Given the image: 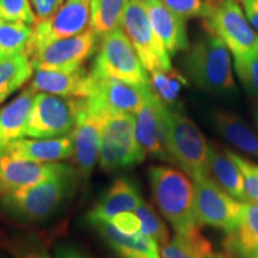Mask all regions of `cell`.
<instances>
[{"label":"cell","instance_id":"obj_1","mask_svg":"<svg viewBox=\"0 0 258 258\" xmlns=\"http://www.w3.org/2000/svg\"><path fill=\"white\" fill-rule=\"evenodd\" d=\"M148 179L158 209L176 234L189 239L202 237L195 213V188L184 172L166 165L148 169Z\"/></svg>","mask_w":258,"mask_h":258},{"label":"cell","instance_id":"obj_2","mask_svg":"<svg viewBox=\"0 0 258 258\" xmlns=\"http://www.w3.org/2000/svg\"><path fill=\"white\" fill-rule=\"evenodd\" d=\"M77 171L38 184L4 194L0 198V211L25 224L47 221L72 198L78 183Z\"/></svg>","mask_w":258,"mask_h":258},{"label":"cell","instance_id":"obj_3","mask_svg":"<svg viewBox=\"0 0 258 258\" xmlns=\"http://www.w3.org/2000/svg\"><path fill=\"white\" fill-rule=\"evenodd\" d=\"M183 66L189 79L205 91L213 95H231L235 91L230 50L208 32L189 46Z\"/></svg>","mask_w":258,"mask_h":258},{"label":"cell","instance_id":"obj_4","mask_svg":"<svg viewBox=\"0 0 258 258\" xmlns=\"http://www.w3.org/2000/svg\"><path fill=\"white\" fill-rule=\"evenodd\" d=\"M166 147L172 163L190 178L209 177L208 141L188 116L176 109H166Z\"/></svg>","mask_w":258,"mask_h":258},{"label":"cell","instance_id":"obj_5","mask_svg":"<svg viewBox=\"0 0 258 258\" xmlns=\"http://www.w3.org/2000/svg\"><path fill=\"white\" fill-rule=\"evenodd\" d=\"M202 25L233 56L258 54V32L251 27L238 0H208Z\"/></svg>","mask_w":258,"mask_h":258},{"label":"cell","instance_id":"obj_6","mask_svg":"<svg viewBox=\"0 0 258 258\" xmlns=\"http://www.w3.org/2000/svg\"><path fill=\"white\" fill-rule=\"evenodd\" d=\"M89 72L95 78L115 79L139 86L150 84L147 70L121 29L99 38L95 60Z\"/></svg>","mask_w":258,"mask_h":258},{"label":"cell","instance_id":"obj_7","mask_svg":"<svg viewBox=\"0 0 258 258\" xmlns=\"http://www.w3.org/2000/svg\"><path fill=\"white\" fill-rule=\"evenodd\" d=\"M139 144L133 114L108 116L102 128L98 163L105 172L132 169L146 159Z\"/></svg>","mask_w":258,"mask_h":258},{"label":"cell","instance_id":"obj_8","mask_svg":"<svg viewBox=\"0 0 258 258\" xmlns=\"http://www.w3.org/2000/svg\"><path fill=\"white\" fill-rule=\"evenodd\" d=\"M83 98H67L50 93H36L29 120L27 137L54 139L73 132Z\"/></svg>","mask_w":258,"mask_h":258},{"label":"cell","instance_id":"obj_9","mask_svg":"<svg viewBox=\"0 0 258 258\" xmlns=\"http://www.w3.org/2000/svg\"><path fill=\"white\" fill-rule=\"evenodd\" d=\"M121 25L147 72L170 71V54L156 36L143 0H129Z\"/></svg>","mask_w":258,"mask_h":258},{"label":"cell","instance_id":"obj_10","mask_svg":"<svg viewBox=\"0 0 258 258\" xmlns=\"http://www.w3.org/2000/svg\"><path fill=\"white\" fill-rule=\"evenodd\" d=\"M98 36L91 29L76 36L50 42L31 54L35 71L74 72L84 67V62L97 49Z\"/></svg>","mask_w":258,"mask_h":258},{"label":"cell","instance_id":"obj_11","mask_svg":"<svg viewBox=\"0 0 258 258\" xmlns=\"http://www.w3.org/2000/svg\"><path fill=\"white\" fill-rule=\"evenodd\" d=\"M147 90L148 85L139 86L91 76V89L84 99L89 111L104 117L121 114L134 115L144 104Z\"/></svg>","mask_w":258,"mask_h":258},{"label":"cell","instance_id":"obj_12","mask_svg":"<svg viewBox=\"0 0 258 258\" xmlns=\"http://www.w3.org/2000/svg\"><path fill=\"white\" fill-rule=\"evenodd\" d=\"M195 213L200 226L231 233L240 219L243 203L224 191L211 177L195 180Z\"/></svg>","mask_w":258,"mask_h":258},{"label":"cell","instance_id":"obj_13","mask_svg":"<svg viewBox=\"0 0 258 258\" xmlns=\"http://www.w3.org/2000/svg\"><path fill=\"white\" fill-rule=\"evenodd\" d=\"M91 17V0H64L50 18L38 22L25 51L29 56L50 42L76 36L85 31Z\"/></svg>","mask_w":258,"mask_h":258},{"label":"cell","instance_id":"obj_14","mask_svg":"<svg viewBox=\"0 0 258 258\" xmlns=\"http://www.w3.org/2000/svg\"><path fill=\"white\" fill-rule=\"evenodd\" d=\"M166 109L167 106L159 101L148 85L144 104L134 114L135 131L139 144L146 156L172 163L166 147Z\"/></svg>","mask_w":258,"mask_h":258},{"label":"cell","instance_id":"obj_15","mask_svg":"<svg viewBox=\"0 0 258 258\" xmlns=\"http://www.w3.org/2000/svg\"><path fill=\"white\" fill-rule=\"evenodd\" d=\"M73 171L76 169L67 164L35 163L18 159L0 148V195L38 184Z\"/></svg>","mask_w":258,"mask_h":258},{"label":"cell","instance_id":"obj_16","mask_svg":"<svg viewBox=\"0 0 258 258\" xmlns=\"http://www.w3.org/2000/svg\"><path fill=\"white\" fill-rule=\"evenodd\" d=\"M105 118L104 116L89 111L86 109L85 99L83 98L76 127L71 134L73 138V159L76 171L84 183H88L99 158L102 128Z\"/></svg>","mask_w":258,"mask_h":258},{"label":"cell","instance_id":"obj_17","mask_svg":"<svg viewBox=\"0 0 258 258\" xmlns=\"http://www.w3.org/2000/svg\"><path fill=\"white\" fill-rule=\"evenodd\" d=\"M148 21L156 36L170 55L186 51L190 46L184 19L170 11L161 0H143Z\"/></svg>","mask_w":258,"mask_h":258},{"label":"cell","instance_id":"obj_18","mask_svg":"<svg viewBox=\"0 0 258 258\" xmlns=\"http://www.w3.org/2000/svg\"><path fill=\"white\" fill-rule=\"evenodd\" d=\"M10 156L35 163H59L73 157L72 134L54 139H18L0 146Z\"/></svg>","mask_w":258,"mask_h":258},{"label":"cell","instance_id":"obj_19","mask_svg":"<svg viewBox=\"0 0 258 258\" xmlns=\"http://www.w3.org/2000/svg\"><path fill=\"white\" fill-rule=\"evenodd\" d=\"M118 258H161L159 245L144 233H121L106 220H86Z\"/></svg>","mask_w":258,"mask_h":258},{"label":"cell","instance_id":"obj_20","mask_svg":"<svg viewBox=\"0 0 258 258\" xmlns=\"http://www.w3.org/2000/svg\"><path fill=\"white\" fill-rule=\"evenodd\" d=\"M143 201L140 190L127 177L116 178L86 214V220H106L122 212H134Z\"/></svg>","mask_w":258,"mask_h":258},{"label":"cell","instance_id":"obj_21","mask_svg":"<svg viewBox=\"0 0 258 258\" xmlns=\"http://www.w3.org/2000/svg\"><path fill=\"white\" fill-rule=\"evenodd\" d=\"M30 86L36 92L67 98H86L91 89V76L85 67L74 72L36 71Z\"/></svg>","mask_w":258,"mask_h":258},{"label":"cell","instance_id":"obj_22","mask_svg":"<svg viewBox=\"0 0 258 258\" xmlns=\"http://www.w3.org/2000/svg\"><path fill=\"white\" fill-rule=\"evenodd\" d=\"M224 245L233 257L258 258V203H243L238 225L226 234Z\"/></svg>","mask_w":258,"mask_h":258},{"label":"cell","instance_id":"obj_23","mask_svg":"<svg viewBox=\"0 0 258 258\" xmlns=\"http://www.w3.org/2000/svg\"><path fill=\"white\" fill-rule=\"evenodd\" d=\"M208 171L209 177L228 195L238 201L249 202L239 167L228 156L227 150L215 143H208Z\"/></svg>","mask_w":258,"mask_h":258},{"label":"cell","instance_id":"obj_24","mask_svg":"<svg viewBox=\"0 0 258 258\" xmlns=\"http://www.w3.org/2000/svg\"><path fill=\"white\" fill-rule=\"evenodd\" d=\"M36 93L31 86H27L9 104L0 109V146L27 135Z\"/></svg>","mask_w":258,"mask_h":258},{"label":"cell","instance_id":"obj_25","mask_svg":"<svg viewBox=\"0 0 258 258\" xmlns=\"http://www.w3.org/2000/svg\"><path fill=\"white\" fill-rule=\"evenodd\" d=\"M213 123L225 140L258 160V134L244 118L228 110H218L213 115Z\"/></svg>","mask_w":258,"mask_h":258},{"label":"cell","instance_id":"obj_26","mask_svg":"<svg viewBox=\"0 0 258 258\" xmlns=\"http://www.w3.org/2000/svg\"><path fill=\"white\" fill-rule=\"evenodd\" d=\"M32 64L27 51L0 62V104L31 78Z\"/></svg>","mask_w":258,"mask_h":258},{"label":"cell","instance_id":"obj_27","mask_svg":"<svg viewBox=\"0 0 258 258\" xmlns=\"http://www.w3.org/2000/svg\"><path fill=\"white\" fill-rule=\"evenodd\" d=\"M151 76L148 85L154 95L167 108L179 110L180 93L189 85L188 79L173 67L170 71H157Z\"/></svg>","mask_w":258,"mask_h":258},{"label":"cell","instance_id":"obj_28","mask_svg":"<svg viewBox=\"0 0 258 258\" xmlns=\"http://www.w3.org/2000/svg\"><path fill=\"white\" fill-rule=\"evenodd\" d=\"M129 0H91L90 29L103 36L120 28Z\"/></svg>","mask_w":258,"mask_h":258},{"label":"cell","instance_id":"obj_29","mask_svg":"<svg viewBox=\"0 0 258 258\" xmlns=\"http://www.w3.org/2000/svg\"><path fill=\"white\" fill-rule=\"evenodd\" d=\"M32 36V28L22 22L0 21V62L22 53Z\"/></svg>","mask_w":258,"mask_h":258},{"label":"cell","instance_id":"obj_30","mask_svg":"<svg viewBox=\"0 0 258 258\" xmlns=\"http://www.w3.org/2000/svg\"><path fill=\"white\" fill-rule=\"evenodd\" d=\"M212 252V245L203 235L196 239H189L176 234L160 246L161 258H207Z\"/></svg>","mask_w":258,"mask_h":258},{"label":"cell","instance_id":"obj_31","mask_svg":"<svg viewBox=\"0 0 258 258\" xmlns=\"http://www.w3.org/2000/svg\"><path fill=\"white\" fill-rule=\"evenodd\" d=\"M135 214L140 219L141 222V233L147 235L148 238L156 241L159 246H163L170 240L169 230L165 222L161 220L157 212L154 211L152 206L147 203L143 199L135 209Z\"/></svg>","mask_w":258,"mask_h":258},{"label":"cell","instance_id":"obj_32","mask_svg":"<svg viewBox=\"0 0 258 258\" xmlns=\"http://www.w3.org/2000/svg\"><path fill=\"white\" fill-rule=\"evenodd\" d=\"M8 249L14 258H51L35 233H18L10 238Z\"/></svg>","mask_w":258,"mask_h":258},{"label":"cell","instance_id":"obj_33","mask_svg":"<svg viewBox=\"0 0 258 258\" xmlns=\"http://www.w3.org/2000/svg\"><path fill=\"white\" fill-rule=\"evenodd\" d=\"M234 70L247 95L258 103V54L233 56Z\"/></svg>","mask_w":258,"mask_h":258},{"label":"cell","instance_id":"obj_34","mask_svg":"<svg viewBox=\"0 0 258 258\" xmlns=\"http://www.w3.org/2000/svg\"><path fill=\"white\" fill-rule=\"evenodd\" d=\"M0 21L22 22L28 25L37 23L30 0H0Z\"/></svg>","mask_w":258,"mask_h":258},{"label":"cell","instance_id":"obj_35","mask_svg":"<svg viewBox=\"0 0 258 258\" xmlns=\"http://www.w3.org/2000/svg\"><path fill=\"white\" fill-rule=\"evenodd\" d=\"M227 153L234 161L235 165L239 167L241 175H243L245 191H246L249 202L258 203V165L233 151L227 150Z\"/></svg>","mask_w":258,"mask_h":258},{"label":"cell","instance_id":"obj_36","mask_svg":"<svg viewBox=\"0 0 258 258\" xmlns=\"http://www.w3.org/2000/svg\"><path fill=\"white\" fill-rule=\"evenodd\" d=\"M161 2L172 14L184 21L189 18H202L207 8V2L203 0H161Z\"/></svg>","mask_w":258,"mask_h":258},{"label":"cell","instance_id":"obj_37","mask_svg":"<svg viewBox=\"0 0 258 258\" xmlns=\"http://www.w3.org/2000/svg\"><path fill=\"white\" fill-rule=\"evenodd\" d=\"M109 222L117 231L127 235H134L141 232V222L135 212H122L116 214Z\"/></svg>","mask_w":258,"mask_h":258},{"label":"cell","instance_id":"obj_38","mask_svg":"<svg viewBox=\"0 0 258 258\" xmlns=\"http://www.w3.org/2000/svg\"><path fill=\"white\" fill-rule=\"evenodd\" d=\"M64 0H30L32 9L38 22H43L50 18L56 10L63 4Z\"/></svg>","mask_w":258,"mask_h":258},{"label":"cell","instance_id":"obj_39","mask_svg":"<svg viewBox=\"0 0 258 258\" xmlns=\"http://www.w3.org/2000/svg\"><path fill=\"white\" fill-rule=\"evenodd\" d=\"M247 21L258 32V0H238Z\"/></svg>","mask_w":258,"mask_h":258},{"label":"cell","instance_id":"obj_40","mask_svg":"<svg viewBox=\"0 0 258 258\" xmlns=\"http://www.w3.org/2000/svg\"><path fill=\"white\" fill-rule=\"evenodd\" d=\"M55 258H90L83 251L69 243H59L54 250Z\"/></svg>","mask_w":258,"mask_h":258},{"label":"cell","instance_id":"obj_41","mask_svg":"<svg viewBox=\"0 0 258 258\" xmlns=\"http://www.w3.org/2000/svg\"><path fill=\"white\" fill-rule=\"evenodd\" d=\"M207 258H234V257L227 252H212L211 254H208Z\"/></svg>","mask_w":258,"mask_h":258},{"label":"cell","instance_id":"obj_42","mask_svg":"<svg viewBox=\"0 0 258 258\" xmlns=\"http://www.w3.org/2000/svg\"><path fill=\"white\" fill-rule=\"evenodd\" d=\"M253 120H254V123H256V127L258 129V103H257L256 108L253 109Z\"/></svg>","mask_w":258,"mask_h":258},{"label":"cell","instance_id":"obj_43","mask_svg":"<svg viewBox=\"0 0 258 258\" xmlns=\"http://www.w3.org/2000/svg\"><path fill=\"white\" fill-rule=\"evenodd\" d=\"M207 2H208V0H207Z\"/></svg>","mask_w":258,"mask_h":258}]
</instances>
